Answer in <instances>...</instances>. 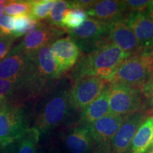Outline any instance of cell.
<instances>
[{
    "instance_id": "10",
    "label": "cell",
    "mask_w": 153,
    "mask_h": 153,
    "mask_svg": "<svg viewBox=\"0 0 153 153\" xmlns=\"http://www.w3.org/2000/svg\"><path fill=\"white\" fill-rule=\"evenodd\" d=\"M108 41L119 47L129 57L145 51L137 41L125 17L108 23Z\"/></svg>"
},
{
    "instance_id": "2",
    "label": "cell",
    "mask_w": 153,
    "mask_h": 153,
    "mask_svg": "<svg viewBox=\"0 0 153 153\" xmlns=\"http://www.w3.org/2000/svg\"><path fill=\"white\" fill-rule=\"evenodd\" d=\"M153 76V50H145L128 57L108 79L111 84H122L140 90Z\"/></svg>"
},
{
    "instance_id": "29",
    "label": "cell",
    "mask_w": 153,
    "mask_h": 153,
    "mask_svg": "<svg viewBox=\"0 0 153 153\" xmlns=\"http://www.w3.org/2000/svg\"><path fill=\"white\" fill-rule=\"evenodd\" d=\"M146 13L148 14L149 17L153 21V0L150 1V4H149L148 9L147 10Z\"/></svg>"
},
{
    "instance_id": "31",
    "label": "cell",
    "mask_w": 153,
    "mask_h": 153,
    "mask_svg": "<svg viewBox=\"0 0 153 153\" xmlns=\"http://www.w3.org/2000/svg\"><path fill=\"white\" fill-rule=\"evenodd\" d=\"M147 114L150 115V117H153V97L150 99V108Z\"/></svg>"
},
{
    "instance_id": "8",
    "label": "cell",
    "mask_w": 153,
    "mask_h": 153,
    "mask_svg": "<svg viewBox=\"0 0 153 153\" xmlns=\"http://www.w3.org/2000/svg\"><path fill=\"white\" fill-rule=\"evenodd\" d=\"M63 29L51 26L48 22H38L37 28L25 36L20 43L11 50V53L31 55L42 48L52 44L63 33Z\"/></svg>"
},
{
    "instance_id": "6",
    "label": "cell",
    "mask_w": 153,
    "mask_h": 153,
    "mask_svg": "<svg viewBox=\"0 0 153 153\" xmlns=\"http://www.w3.org/2000/svg\"><path fill=\"white\" fill-rule=\"evenodd\" d=\"M109 84L110 114L126 117L140 112L142 108L140 89L122 84Z\"/></svg>"
},
{
    "instance_id": "1",
    "label": "cell",
    "mask_w": 153,
    "mask_h": 153,
    "mask_svg": "<svg viewBox=\"0 0 153 153\" xmlns=\"http://www.w3.org/2000/svg\"><path fill=\"white\" fill-rule=\"evenodd\" d=\"M128 57V55L119 47L108 41L82 57L72 77L76 81L84 76H98L108 81Z\"/></svg>"
},
{
    "instance_id": "3",
    "label": "cell",
    "mask_w": 153,
    "mask_h": 153,
    "mask_svg": "<svg viewBox=\"0 0 153 153\" xmlns=\"http://www.w3.org/2000/svg\"><path fill=\"white\" fill-rule=\"evenodd\" d=\"M24 111L16 103L4 101L0 106V145H12L28 129Z\"/></svg>"
},
{
    "instance_id": "25",
    "label": "cell",
    "mask_w": 153,
    "mask_h": 153,
    "mask_svg": "<svg viewBox=\"0 0 153 153\" xmlns=\"http://www.w3.org/2000/svg\"><path fill=\"white\" fill-rule=\"evenodd\" d=\"M31 11V1L11 0L8 1L5 7V13L9 16L28 15Z\"/></svg>"
},
{
    "instance_id": "16",
    "label": "cell",
    "mask_w": 153,
    "mask_h": 153,
    "mask_svg": "<svg viewBox=\"0 0 153 153\" xmlns=\"http://www.w3.org/2000/svg\"><path fill=\"white\" fill-rule=\"evenodd\" d=\"M93 144L87 124L85 126L72 129L65 138L66 147L71 153H89Z\"/></svg>"
},
{
    "instance_id": "26",
    "label": "cell",
    "mask_w": 153,
    "mask_h": 153,
    "mask_svg": "<svg viewBox=\"0 0 153 153\" xmlns=\"http://www.w3.org/2000/svg\"><path fill=\"white\" fill-rule=\"evenodd\" d=\"M124 1L126 14L132 12H145L148 9L150 1L148 0H126Z\"/></svg>"
},
{
    "instance_id": "22",
    "label": "cell",
    "mask_w": 153,
    "mask_h": 153,
    "mask_svg": "<svg viewBox=\"0 0 153 153\" xmlns=\"http://www.w3.org/2000/svg\"><path fill=\"white\" fill-rule=\"evenodd\" d=\"M14 29L12 36L16 38L31 33L38 26V22L31 19L28 15H21L14 16Z\"/></svg>"
},
{
    "instance_id": "15",
    "label": "cell",
    "mask_w": 153,
    "mask_h": 153,
    "mask_svg": "<svg viewBox=\"0 0 153 153\" xmlns=\"http://www.w3.org/2000/svg\"><path fill=\"white\" fill-rule=\"evenodd\" d=\"M88 16L101 22L111 23L126 14L123 1L102 0L96 1L94 5L87 11Z\"/></svg>"
},
{
    "instance_id": "20",
    "label": "cell",
    "mask_w": 153,
    "mask_h": 153,
    "mask_svg": "<svg viewBox=\"0 0 153 153\" xmlns=\"http://www.w3.org/2000/svg\"><path fill=\"white\" fill-rule=\"evenodd\" d=\"M87 11L79 8L69 9L63 17L61 27L63 30H68L76 28L87 19Z\"/></svg>"
},
{
    "instance_id": "28",
    "label": "cell",
    "mask_w": 153,
    "mask_h": 153,
    "mask_svg": "<svg viewBox=\"0 0 153 153\" xmlns=\"http://www.w3.org/2000/svg\"><path fill=\"white\" fill-rule=\"evenodd\" d=\"M0 28L4 36L12 35L14 29V18L9 15L4 14L0 18Z\"/></svg>"
},
{
    "instance_id": "24",
    "label": "cell",
    "mask_w": 153,
    "mask_h": 153,
    "mask_svg": "<svg viewBox=\"0 0 153 153\" xmlns=\"http://www.w3.org/2000/svg\"><path fill=\"white\" fill-rule=\"evenodd\" d=\"M16 96H20L19 83L0 78V101L14 103Z\"/></svg>"
},
{
    "instance_id": "7",
    "label": "cell",
    "mask_w": 153,
    "mask_h": 153,
    "mask_svg": "<svg viewBox=\"0 0 153 153\" xmlns=\"http://www.w3.org/2000/svg\"><path fill=\"white\" fill-rule=\"evenodd\" d=\"M109 82L98 76H84L75 81L70 91L69 102L75 110L83 111L104 91Z\"/></svg>"
},
{
    "instance_id": "23",
    "label": "cell",
    "mask_w": 153,
    "mask_h": 153,
    "mask_svg": "<svg viewBox=\"0 0 153 153\" xmlns=\"http://www.w3.org/2000/svg\"><path fill=\"white\" fill-rule=\"evenodd\" d=\"M69 9H70V1L57 0L56 3L48 17L47 22L51 26L62 29L61 27V24L65 14Z\"/></svg>"
},
{
    "instance_id": "17",
    "label": "cell",
    "mask_w": 153,
    "mask_h": 153,
    "mask_svg": "<svg viewBox=\"0 0 153 153\" xmlns=\"http://www.w3.org/2000/svg\"><path fill=\"white\" fill-rule=\"evenodd\" d=\"M109 85L97 99H95L82 111L81 119L86 124H89L109 114Z\"/></svg>"
},
{
    "instance_id": "12",
    "label": "cell",
    "mask_w": 153,
    "mask_h": 153,
    "mask_svg": "<svg viewBox=\"0 0 153 153\" xmlns=\"http://www.w3.org/2000/svg\"><path fill=\"white\" fill-rule=\"evenodd\" d=\"M145 119L146 114L141 111L126 116L112 140L111 153H127L137 129Z\"/></svg>"
},
{
    "instance_id": "19",
    "label": "cell",
    "mask_w": 153,
    "mask_h": 153,
    "mask_svg": "<svg viewBox=\"0 0 153 153\" xmlns=\"http://www.w3.org/2000/svg\"><path fill=\"white\" fill-rule=\"evenodd\" d=\"M40 134L35 128H28L13 143V153H37ZM10 145V146H11Z\"/></svg>"
},
{
    "instance_id": "36",
    "label": "cell",
    "mask_w": 153,
    "mask_h": 153,
    "mask_svg": "<svg viewBox=\"0 0 153 153\" xmlns=\"http://www.w3.org/2000/svg\"><path fill=\"white\" fill-rule=\"evenodd\" d=\"M4 102V101H0V106H1V104H2V103Z\"/></svg>"
},
{
    "instance_id": "18",
    "label": "cell",
    "mask_w": 153,
    "mask_h": 153,
    "mask_svg": "<svg viewBox=\"0 0 153 153\" xmlns=\"http://www.w3.org/2000/svg\"><path fill=\"white\" fill-rule=\"evenodd\" d=\"M152 145L153 117H149L137 129L132 140L131 153H146Z\"/></svg>"
},
{
    "instance_id": "21",
    "label": "cell",
    "mask_w": 153,
    "mask_h": 153,
    "mask_svg": "<svg viewBox=\"0 0 153 153\" xmlns=\"http://www.w3.org/2000/svg\"><path fill=\"white\" fill-rule=\"evenodd\" d=\"M57 0H32L29 16L36 22L48 19Z\"/></svg>"
},
{
    "instance_id": "35",
    "label": "cell",
    "mask_w": 153,
    "mask_h": 153,
    "mask_svg": "<svg viewBox=\"0 0 153 153\" xmlns=\"http://www.w3.org/2000/svg\"><path fill=\"white\" fill-rule=\"evenodd\" d=\"M2 148H1V145H0V152H1V150H2Z\"/></svg>"
},
{
    "instance_id": "9",
    "label": "cell",
    "mask_w": 153,
    "mask_h": 153,
    "mask_svg": "<svg viewBox=\"0 0 153 153\" xmlns=\"http://www.w3.org/2000/svg\"><path fill=\"white\" fill-rule=\"evenodd\" d=\"M124 118L112 114H108L93 123L87 124L90 131L93 143L97 146L99 153L111 152V145L123 123Z\"/></svg>"
},
{
    "instance_id": "13",
    "label": "cell",
    "mask_w": 153,
    "mask_h": 153,
    "mask_svg": "<svg viewBox=\"0 0 153 153\" xmlns=\"http://www.w3.org/2000/svg\"><path fill=\"white\" fill-rule=\"evenodd\" d=\"M51 51L62 74L72 68L80 56V48L70 37L59 38L53 42Z\"/></svg>"
},
{
    "instance_id": "4",
    "label": "cell",
    "mask_w": 153,
    "mask_h": 153,
    "mask_svg": "<svg viewBox=\"0 0 153 153\" xmlns=\"http://www.w3.org/2000/svg\"><path fill=\"white\" fill-rule=\"evenodd\" d=\"M69 97L70 92L62 90L48 99L36 118L34 128L40 134L51 131L65 119L70 106Z\"/></svg>"
},
{
    "instance_id": "34",
    "label": "cell",
    "mask_w": 153,
    "mask_h": 153,
    "mask_svg": "<svg viewBox=\"0 0 153 153\" xmlns=\"http://www.w3.org/2000/svg\"><path fill=\"white\" fill-rule=\"evenodd\" d=\"M6 1H4V0H0V4H2L4 2H5Z\"/></svg>"
},
{
    "instance_id": "30",
    "label": "cell",
    "mask_w": 153,
    "mask_h": 153,
    "mask_svg": "<svg viewBox=\"0 0 153 153\" xmlns=\"http://www.w3.org/2000/svg\"><path fill=\"white\" fill-rule=\"evenodd\" d=\"M8 1H6L5 2H4L2 4H0V18L3 16L4 12L5 11V7L6 5H7V3Z\"/></svg>"
},
{
    "instance_id": "33",
    "label": "cell",
    "mask_w": 153,
    "mask_h": 153,
    "mask_svg": "<svg viewBox=\"0 0 153 153\" xmlns=\"http://www.w3.org/2000/svg\"><path fill=\"white\" fill-rule=\"evenodd\" d=\"M4 36L3 34V33H2V30H1V28H0V38H1V37H3V36Z\"/></svg>"
},
{
    "instance_id": "5",
    "label": "cell",
    "mask_w": 153,
    "mask_h": 153,
    "mask_svg": "<svg viewBox=\"0 0 153 153\" xmlns=\"http://www.w3.org/2000/svg\"><path fill=\"white\" fill-rule=\"evenodd\" d=\"M108 23L89 18L79 27L67 30L80 50L91 52L108 41Z\"/></svg>"
},
{
    "instance_id": "32",
    "label": "cell",
    "mask_w": 153,
    "mask_h": 153,
    "mask_svg": "<svg viewBox=\"0 0 153 153\" xmlns=\"http://www.w3.org/2000/svg\"><path fill=\"white\" fill-rule=\"evenodd\" d=\"M146 153H153V145L150 147V149H149V150L147 151Z\"/></svg>"
},
{
    "instance_id": "27",
    "label": "cell",
    "mask_w": 153,
    "mask_h": 153,
    "mask_svg": "<svg viewBox=\"0 0 153 153\" xmlns=\"http://www.w3.org/2000/svg\"><path fill=\"white\" fill-rule=\"evenodd\" d=\"M15 40L16 38L12 35L4 36L0 38V62L8 55Z\"/></svg>"
},
{
    "instance_id": "11",
    "label": "cell",
    "mask_w": 153,
    "mask_h": 153,
    "mask_svg": "<svg viewBox=\"0 0 153 153\" xmlns=\"http://www.w3.org/2000/svg\"><path fill=\"white\" fill-rule=\"evenodd\" d=\"M51 44H48L34 54L29 55L33 65L38 82L43 88L48 82L62 75L51 51Z\"/></svg>"
},
{
    "instance_id": "14",
    "label": "cell",
    "mask_w": 153,
    "mask_h": 153,
    "mask_svg": "<svg viewBox=\"0 0 153 153\" xmlns=\"http://www.w3.org/2000/svg\"><path fill=\"white\" fill-rule=\"evenodd\" d=\"M125 19L144 50H153V21L146 11L132 12Z\"/></svg>"
}]
</instances>
